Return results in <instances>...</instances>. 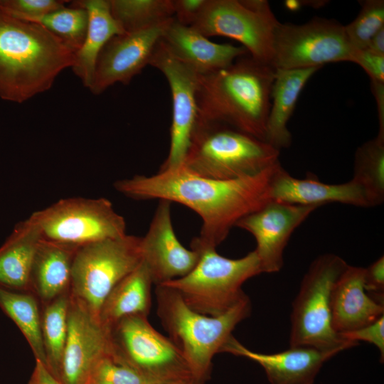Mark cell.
Returning a JSON list of instances; mask_svg holds the SVG:
<instances>
[{"label":"cell","instance_id":"1","mask_svg":"<svg viewBox=\"0 0 384 384\" xmlns=\"http://www.w3.org/2000/svg\"><path fill=\"white\" fill-rule=\"evenodd\" d=\"M279 164L233 180L203 178L180 167L117 180L114 187L133 199L167 201L193 210L200 216L202 225L191 243V249H216L240 220L271 201L270 181Z\"/></svg>","mask_w":384,"mask_h":384},{"label":"cell","instance_id":"2","mask_svg":"<svg viewBox=\"0 0 384 384\" xmlns=\"http://www.w3.org/2000/svg\"><path fill=\"white\" fill-rule=\"evenodd\" d=\"M75 53L43 26L21 20L0 6V98L23 103L53 86Z\"/></svg>","mask_w":384,"mask_h":384},{"label":"cell","instance_id":"3","mask_svg":"<svg viewBox=\"0 0 384 384\" xmlns=\"http://www.w3.org/2000/svg\"><path fill=\"white\" fill-rule=\"evenodd\" d=\"M275 69L249 54L198 75L196 120L220 123L265 141Z\"/></svg>","mask_w":384,"mask_h":384},{"label":"cell","instance_id":"4","mask_svg":"<svg viewBox=\"0 0 384 384\" xmlns=\"http://www.w3.org/2000/svg\"><path fill=\"white\" fill-rule=\"evenodd\" d=\"M155 294L163 328L181 351L195 380L203 384L214 356L221 352L236 326L250 316L249 297L246 295L225 313L212 316L193 310L169 287L156 285Z\"/></svg>","mask_w":384,"mask_h":384},{"label":"cell","instance_id":"5","mask_svg":"<svg viewBox=\"0 0 384 384\" xmlns=\"http://www.w3.org/2000/svg\"><path fill=\"white\" fill-rule=\"evenodd\" d=\"M279 150L230 126L196 121L181 167L207 178L251 176L279 163Z\"/></svg>","mask_w":384,"mask_h":384},{"label":"cell","instance_id":"6","mask_svg":"<svg viewBox=\"0 0 384 384\" xmlns=\"http://www.w3.org/2000/svg\"><path fill=\"white\" fill-rule=\"evenodd\" d=\"M347 266L343 258L331 253L321 255L311 263L292 304L290 347L340 353L359 344L343 339L331 324L332 288Z\"/></svg>","mask_w":384,"mask_h":384},{"label":"cell","instance_id":"7","mask_svg":"<svg viewBox=\"0 0 384 384\" xmlns=\"http://www.w3.org/2000/svg\"><path fill=\"white\" fill-rule=\"evenodd\" d=\"M194 250V249H193ZM198 262L186 275L163 284L175 289L193 310L220 316L246 296L242 284L262 273L254 250L238 259L219 255L215 248L196 249Z\"/></svg>","mask_w":384,"mask_h":384},{"label":"cell","instance_id":"8","mask_svg":"<svg viewBox=\"0 0 384 384\" xmlns=\"http://www.w3.org/2000/svg\"><path fill=\"white\" fill-rule=\"evenodd\" d=\"M142 262V237L124 235L77 248L70 295L99 318L112 289Z\"/></svg>","mask_w":384,"mask_h":384},{"label":"cell","instance_id":"9","mask_svg":"<svg viewBox=\"0 0 384 384\" xmlns=\"http://www.w3.org/2000/svg\"><path fill=\"white\" fill-rule=\"evenodd\" d=\"M109 331L114 353L157 384L196 381L181 351L147 316L124 317Z\"/></svg>","mask_w":384,"mask_h":384},{"label":"cell","instance_id":"10","mask_svg":"<svg viewBox=\"0 0 384 384\" xmlns=\"http://www.w3.org/2000/svg\"><path fill=\"white\" fill-rule=\"evenodd\" d=\"M279 23L266 0H207L191 26L207 38L234 39L252 58L271 65L274 34Z\"/></svg>","mask_w":384,"mask_h":384},{"label":"cell","instance_id":"11","mask_svg":"<svg viewBox=\"0 0 384 384\" xmlns=\"http://www.w3.org/2000/svg\"><path fill=\"white\" fill-rule=\"evenodd\" d=\"M43 239L75 246L126 235L124 218L105 198H68L30 215Z\"/></svg>","mask_w":384,"mask_h":384},{"label":"cell","instance_id":"12","mask_svg":"<svg viewBox=\"0 0 384 384\" xmlns=\"http://www.w3.org/2000/svg\"><path fill=\"white\" fill-rule=\"evenodd\" d=\"M344 26L336 20L314 17L305 23H282L273 39L271 65L274 69L321 68L326 63L352 61Z\"/></svg>","mask_w":384,"mask_h":384},{"label":"cell","instance_id":"13","mask_svg":"<svg viewBox=\"0 0 384 384\" xmlns=\"http://www.w3.org/2000/svg\"><path fill=\"white\" fill-rule=\"evenodd\" d=\"M149 65L165 76L172 98L169 150L159 171L177 169L183 164L197 118L198 74L174 57L161 39L154 49Z\"/></svg>","mask_w":384,"mask_h":384},{"label":"cell","instance_id":"14","mask_svg":"<svg viewBox=\"0 0 384 384\" xmlns=\"http://www.w3.org/2000/svg\"><path fill=\"white\" fill-rule=\"evenodd\" d=\"M174 18L111 38L97 58L89 89L91 92L100 95L115 83L129 84L149 64L154 49Z\"/></svg>","mask_w":384,"mask_h":384},{"label":"cell","instance_id":"15","mask_svg":"<svg viewBox=\"0 0 384 384\" xmlns=\"http://www.w3.org/2000/svg\"><path fill=\"white\" fill-rule=\"evenodd\" d=\"M317 208L270 201L238 222L235 227L247 231L255 240L254 251L262 273L280 271L292 234Z\"/></svg>","mask_w":384,"mask_h":384},{"label":"cell","instance_id":"16","mask_svg":"<svg viewBox=\"0 0 384 384\" xmlns=\"http://www.w3.org/2000/svg\"><path fill=\"white\" fill-rule=\"evenodd\" d=\"M111 351L109 328L70 295L68 334L59 380L63 384H87L95 363Z\"/></svg>","mask_w":384,"mask_h":384},{"label":"cell","instance_id":"17","mask_svg":"<svg viewBox=\"0 0 384 384\" xmlns=\"http://www.w3.org/2000/svg\"><path fill=\"white\" fill-rule=\"evenodd\" d=\"M171 205L169 201H159L148 231L142 237V262L156 286L186 275L200 257L198 251L186 248L177 238Z\"/></svg>","mask_w":384,"mask_h":384},{"label":"cell","instance_id":"18","mask_svg":"<svg viewBox=\"0 0 384 384\" xmlns=\"http://www.w3.org/2000/svg\"><path fill=\"white\" fill-rule=\"evenodd\" d=\"M221 352L250 359L261 366L270 384H313L325 362L338 354L309 346L289 347L274 353L252 351L232 336Z\"/></svg>","mask_w":384,"mask_h":384},{"label":"cell","instance_id":"19","mask_svg":"<svg viewBox=\"0 0 384 384\" xmlns=\"http://www.w3.org/2000/svg\"><path fill=\"white\" fill-rule=\"evenodd\" d=\"M161 42L174 57L198 75L226 68L237 58L249 54L242 46L210 41L193 27L181 24L174 18L166 28Z\"/></svg>","mask_w":384,"mask_h":384},{"label":"cell","instance_id":"20","mask_svg":"<svg viewBox=\"0 0 384 384\" xmlns=\"http://www.w3.org/2000/svg\"><path fill=\"white\" fill-rule=\"evenodd\" d=\"M271 201L319 207L340 203L370 207L362 188L352 179L338 184L326 183L311 174L305 178L291 176L279 164L274 170L270 188Z\"/></svg>","mask_w":384,"mask_h":384},{"label":"cell","instance_id":"21","mask_svg":"<svg viewBox=\"0 0 384 384\" xmlns=\"http://www.w3.org/2000/svg\"><path fill=\"white\" fill-rule=\"evenodd\" d=\"M331 324L338 335L375 322L384 316V305L364 287V267L348 265L336 281L331 295Z\"/></svg>","mask_w":384,"mask_h":384},{"label":"cell","instance_id":"22","mask_svg":"<svg viewBox=\"0 0 384 384\" xmlns=\"http://www.w3.org/2000/svg\"><path fill=\"white\" fill-rule=\"evenodd\" d=\"M78 247L42 238L33 258L29 291L44 305L70 292L71 268Z\"/></svg>","mask_w":384,"mask_h":384},{"label":"cell","instance_id":"23","mask_svg":"<svg viewBox=\"0 0 384 384\" xmlns=\"http://www.w3.org/2000/svg\"><path fill=\"white\" fill-rule=\"evenodd\" d=\"M319 68L275 69L265 137V142L275 149L280 151L290 146L292 135L287 123L304 87Z\"/></svg>","mask_w":384,"mask_h":384},{"label":"cell","instance_id":"24","mask_svg":"<svg viewBox=\"0 0 384 384\" xmlns=\"http://www.w3.org/2000/svg\"><path fill=\"white\" fill-rule=\"evenodd\" d=\"M41 239V230L31 216L15 225L0 247V287L30 292L31 267Z\"/></svg>","mask_w":384,"mask_h":384},{"label":"cell","instance_id":"25","mask_svg":"<svg viewBox=\"0 0 384 384\" xmlns=\"http://www.w3.org/2000/svg\"><path fill=\"white\" fill-rule=\"evenodd\" d=\"M73 4L86 10L88 24L84 42L75 53L72 69L90 89L102 49L111 38L124 32L112 15L110 0H80Z\"/></svg>","mask_w":384,"mask_h":384},{"label":"cell","instance_id":"26","mask_svg":"<svg viewBox=\"0 0 384 384\" xmlns=\"http://www.w3.org/2000/svg\"><path fill=\"white\" fill-rule=\"evenodd\" d=\"M152 284L149 270L142 262L107 295L99 313L100 322L110 328L127 316L133 315L148 316L151 305Z\"/></svg>","mask_w":384,"mask_h":384},{"label":"cell","instance_id":"27","mask_svg":"<svg viewBox=\"0 0 384 384\" xmlns=\"http://www.w3.org/2000/svg\"><path fill=\"white\" fill-rule=\"evenodd\" d=\"M0 309L21 331L35 359L46 366L41 336V305L30 292H16L0 287Z\"/></svg>","mask_w":384,"mask_h":384},{"label":"cell","instance_id":"28","mask_svg":"<svg viewBox=\"0 0 384 384\" xmlns=\"http://www.w3.org/2000/svg\"><path fill=\"white\" fill-rule=\"evenodd\" d=\"M352 180L363 190L370 207L384 201V138L376 136L356 151Z\"/></svg>","mask_w":384,"mask_h":384},{"label":"cell","instance_id":"29","mask_svg":"<svg viewBox=\"0 0 384 384\" xmlns=\"http://www.w3.org/2000/svg\"><path fill=\"white\" fill-rule=\"evenodd\" d=\"M69 304L70 292L41 306V336L46 365L58 378L68 334Z\"/></svg>","mask_w":384,"mask_h":384},{"label":"cell","instance_id":"30","mask_svg":"<svg viewBox=\"0 0 384 384\" xmlns=\"http://www.w3.org/2000/svg\"><path fill=\"white\" fill-rule=\"evenodd\" d=\"M112 16L124 33L174 18L172 0H110Z\"/></svg>","mask_w":384,"mask_h":384},{"label":"cell","instance_id":"31","mask_svg":"<svg viewBox=\"0 0 384 384\" xmlns=\"http://www.w3.org/2000/svg\"><path fill=\"white\" fill-rule=\"evenodd\" d=\"M26 21L43 26L60 38L75 53L84 42L88 15L85 9L72 4L71 7H63L46 15Z\"/></svg>","mask_w":384,"mask_h":384},{"label":"cell","instance_id":"32","mask_svg":"<svg viewBox=\"0 0 384 384\" xmlns=\"http://www.w3.org/2000/svg\"><path fill=\"white\" fill-rule=\"evenodd\" d=\"M357 17L344 26L347 39L353 50L365 49L370 39L384 27V1H359Z\"/></svg>","mask_w":384,"mask_h":384},{"label":"cell","instance_id":"33","mask_svg":"<svg viewBox=\"0 0 384 384\" xmlns=\"http://www.w3.org/2000/svg\"><path fill=\"white\" fill-rule=\"evenodd\" d=\"M87 384H157L112 350L102 356L94 365Z\"/></svg>","mask_w":384,"mask_h":384},{"label":"cell","instance_id":"34","mask_svg":"<svg viewBox=\"0 0 384 384\" xmlns=\"http://www.w3.org/2000/svg\"><path fill=\"white\" fill-rule=\"evenodd\" d=\"M65 2L59 0H0V6L13 16L26 21L63 9Z\"/></svg>","mask_w":384,"mask_h":384},{"label":"cell","instance_id":"35","mask_svg":"<svg viewBox=\"0 0 384 384\" xmlns=\"http://www.w3.org/2000/svg\"><path fill=\"white\" fill-rule=\"evenodd\" d=\"M345 340L358 343L366 341L376 346L380 353V361L384 359V316L375 322L356 330L340 335Z\"/></svg>","mask_w":384,"mask_h":384},{"label":"cell","instance_id":"36","mask_svg":"<svg viewBox=\"0 0 384 384\" xmlns=\"http://www.w3.org/2000/svg\"><path fill=\"white\" fill-rule=\"evenodd\" d=\"M364 287L367 294L376 302L383 305L384 257L380 256L364 268Z\"/></svg>","mask_w":384,"mask_h":384},{"label":"cell","instance_id":"37","mask_svg":"<svg viewBox=\"0 0 384 384\" xmlns=\"http://www.w3.org/2000/svg\"><path fill=\"white\" fill-rule=\"evenodd\" d=\"M360 65L369 75L370 80L384 82V55L367 50H354L352 61Z\"/></svg>","mask_w":384,"mask_h":384},{"label":"cell","instance_id":"38","mask_svg":"<svg viewBox=\"0 0 384 384\" xmlns=\"http://www.w3.org/2000/svg\"><path fill=\"white\" fill-rule=\"evenodd\" d=\"M207 0H172L174 17L183 25L191 26L203 11Z\"/></svg>","mask_w":384,"mask_h":384},{"label":"cell","instance_id":"39","mask_svg":"<svg viewBox=\"0 0 384 384\" xmlns=\"http://www.w3.org/2000/svg\"><path fill=\"white\" fill-rule=\"evenodd\" d=\"M28 384H63L41 361L36 364Z\"/></svg>","mask_w":384,"mask_h":384},{"label":"cell","instance_id":"40","mask_svg":"<svg viewBox=\"0 0 384 384\" xmlns=\"http://www.w3.org/2000/svg\"><path fill=\"white\" fill-rule=\"evenodd\" d=\"M372 92L377 105L379 132L378 136L384 138V82L370 80Z\"/></svg>","mask_w":384,"mask_h":384},{"label":"cell","instance_id":"41","mask_svg":"<svg viewBox=\"0 0 384 384\" xmlns=\"http://www.w3.org/2000/svg\"><path fill=\"white\" fill-rule=\"evenodd\" d=\"M365 50L375 54L384 55V27L370 39Z\"/></svg>","mask_w":384,"mask_h":384},{"label":"cell","instance_id":"42","mask_svg":"<svg viewBox=\"0 0 384 384\" xmlns=\"http://www.w3.org/2000/svg\"><path fill=\"white\" fill-rule=\"evenodd\" d=\"M176 384H200L196 381H191L188 383H176Z\"/></svg>","mask_w":384,"mask_h":384}]
</instances>
